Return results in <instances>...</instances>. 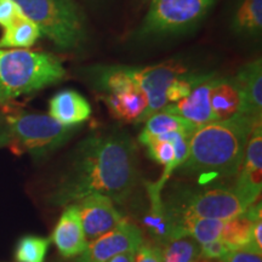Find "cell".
<instances>
[{
    "instance_id": "1",
    "label": "cell",
    "mask_w": 262,
    "mask_h": 262,
    "mask_svg": "<svg viewBox=\"0 0 262 262\" xmlns=\"http://www.w3.org/2000/svg\"><path fill=\"white\" fill-rule=\"evenodd\" d=\"M137 176L136 146L127 134L90 135L74 149L49 202L67 206L98 193L123 204L135 188Z\"/></svg>"
},
{
    "instance_id": "2",
    "label": "cell",
    "mask_w": 262,
    "mask_h": 262,
    "mask_svg": "<svg viewBox=\"0 0 262 262\" xmlns=\"http://www.w3.org/2000/svg\"><path fill=\"white\" fill-rule=\"evenodd\" d=\"M261 119L235 114L198 127L189 137L188 156L175 171L201 185L238 175L249 136Z\"/></svg>"
},
{
    "instance_id": "3",
    "label": "cell",
    "mask_w": 262,
    "mask_h": 262,
    "mask_svg": "<svg viewBox=\"0 0 262 262\" xmlns=\"http://www.w3.org/2000/svg\"><path fill=\"white\" fill-rule=\"evenodd\" d=\"M64 75L62 62L51 54L26 49L0 50V96L6 102L56 84Z\"/></svg>"
},
{
    "instance_id": "4",
    "label": "cell",
    "mask_w": 262,
    "mask_h": 262,
    "mask_svg": "<svg viewBox=\"0 0 262 262\" xmlns=\"http://www.w3.org/2000/svg\"><path fill=\"white\" fill-rule=\"evenodd\" d=\"M79 127L61 125L47 114L10 116L0 123V147H9L16 155L44 158L67 143Z\"/></svg>"
},
{
    "instance_id": "5",
    "label": "cell",
    "mask_w": 262,
    "mask_h": 262,
    "mask_svg": "<svg viewBox=\"0 0 262 262\" xmlns=\"http://www.w3.org/2000/svg\"><path fill=\"white\" fill-rule=\"evenodd\" d=\"M163 201L176 226L181 219L191 216L227 221L243 214L249 208L233 187L225 186L204 185L195 188H179L171 194L169 193Z\"/></svg>"
},
{
    "instance_id": "6",
    "label": "cell",
    "mask_w": 262,
    "mask_h": 262,
    "mask_svg": "<svg viewBox=\"0 0 262 262\" xmlns=\"http://www.w3.org/2000/svg\"><path fill=\"white\" fill-rule=\"evenodd\" d=\"M41 34L61 50H75L86 40V28L73 0H12Z\"/></svg>"
},
{
    "instance_id": "7",
    "label": "cell",
    "mask_w": 262,
    "mask_h": 262,
    "mask_svg": "<svg viewBox=\"0 0 262 262\" xmlns=\"http://www.w3.org/2000/svg\"><path fill=\"white\" fill-rule=\"evenodd\" d=\"M216 0H152L139 28V37L180 34L195 27Z\"/></svg>"
},
{
    "instance_id": "8",
    "label": "cell",
    "mask_w": 262,
    "mask_h": 262,
    "mask_svg": "<svg viewBox=\"0 0 262 262\" xmlns=\"http://www.w3.org/2000/svg\"><path fill=\"white\" fill-rule=\"evenodd\" d=\"M94 78L112 117L125 123H140L147 108V97L127 74L125 66L102 67Z\"/></svg>"
},
{
    "instance_id": "9",
    "label": "cell",
    "mask_w": 262,
    "mask_h": 262,
    "mask_svg": "<svg viewBox=\"0 0 262 262\" xmlns=\"http://www.w3.org/2000/svg\"><path fill=\"white\" fill-rule=\"evenodd\" d=\"M126 72L147 97V108L141 117V123L146 122L150 116L160 112L169 104V91L178 81L187 77L193 71L181 62L169 61L143 68L126 67Z\"/></svg>"
},
{
    "instance_id": "10",
    "label": "cell",
    "mask_w": 262,
    "mask_h": 262,
    "mask_svg": "<svg viewBox=\"0 0 262 262\" xmlns=\"http://www.w3.org/2000/svg\"><path fill=\"white\" fill-rule=\"evenodd\" d=\"M143 243L145 237L141 228L124 219L112 231L89 242L86 250L75 262H108L119 254L135 253Z\"/></svg>"
},
{
    "instance_id": "11",
    "label": "cell",
    "mask_w": 262,
    "mask_h": 262,
    "mask_svg": "<svg viewBox=\"0 0 262 262\" xmlns=\"http://www.w3.org/2000/svg\"><path fill=\"white\" fill-rule=\"evenodd\" d=\"M234 191L250 206L262 188V125L257 123L249 136Z\"/></svg>"
},
{
    "instance_id": "12",
    "label": "cell",
    "mask_w": 262,
    "mask_h": 262,
    "mask_svg": "<svg viewBox=\"0 0 262 262\" xmlns=\"http://www.w3.org/2000/svg\"><path fill=\"white\" fill-rule=\"evenodd\" d=\"M88 242L112 231L124 220L110 196L94 193L77 203Z\"/></svg>"
},
{
    "instance_id": "13",
    "label": "cell",
    "mask_w": 262,
    "mask_h": 262,
    "mask_svg": "<svg viewBox=\"0 0 262 262\" xmlns=\"http://www.w3.org/2000/svg\"><path fill=\"white\" fill-rule=\"evenodd\" d=\"M146 188L149 198V210L143 217L142 226L156 245L160 247L173 239L185 237L166 211L162 195L163 186L158 182H146Z\"/></svg>"
},
{
    "instance_id": "14",
    "label": "cell",
    "mask_w": 262,
    "mask_h": 262,
    "mask_svg": "<svg viewBox=\"0 0 262 262\" xmlns=\"http://www.w3.org/2000/svg\"><path fill=\"white\" fill-rule=\"evenodd\" d=\"M51 239L63 257H77L86 250L89 242L85 237L77 203L66 206L55 226Z\"/></svg>"
},
{
    "instance_id": "15",
    "label": "cell",
    "mask_w": 262,
    "mask_h": 262,
    "mask_svg": "<svg viewBox=\"0 0 262 262\" xmlns=\"http://www.w3.org/2000/svg\"><path fill=\"white\" fill-rule=\"evenodd\" d=\"M215 77L216 74L198 84L187 96L176 102L166 104L162 111L181 117L192 123L195 127L216 122L210 106V89Z\"/></svg>"
},
{
    "instance_id": "16",
    "label": "cell",
    "mask_w": 262,
    "mask_h": 262,
    "mask_svg": "<svg viewBox=\"0 0 262 262\" xmlns=\"http://www.w3.org/2000/svg\"><path fill=\"white\" fill-rule=\"evenodd\" d=\"M89 101L78 91L62 90L49 101V116L63 126H80L91 116Z\"/></svg>"
},
{
    "instance_id": "17",
    "label": "cell",
    "mask_w": 262,
    "mask_h": 262,
    "mask_svg": "<svg viewBox=\"0 0 262 262\" xmlns=\"http://www.w3.org/2000/svg\"><path fill=\"white\" fill-rule=\"evenodd\" d=\"M234 80L242 95L239 113L262 118V61L261 58L249 62L238 71Z\"/></svg>"
},
{
    "instance_id": "18",
    "label": "cell",
    "mask_w": 262,
    "mask_h": 262,
    "mask_svg": "<svg viewBox=\"0 0 262 262\" xmlns=\"http://www.w3.org/2000/svg\"><path fill=\"white\" fill-rule=\"evenodd\" d=\"M210 106L216 122L239 113L242 95L234 78H214L210 89Z\"/></svg>"
},
{
    "instance_id": "19",
    "label": "cell",
    "mask_w": 262,
    "mask_h": 262,
    "mask_svg": "<svg viewBox=\"0 0 262 262\" xmlns=\"http://www.w3.org/2000/svg\"><path fill=\"white\" fill-rule=\"evenodd\" d=\"M180 133H183V131H173V133L164 134V135L152 137V139L141 142V145H143L147 148L149 158L164 166L162 178L157 181L163 187H165L170 175H172V172H175V170L179 168V164L176 162L173 140Z\"/></svg>"
},
{
    "instance_id": "20",
    "label": "cell",
    "mask_w": 262,
    "mask_h": 262,
    "mask_svg": "<svg viewBox=\"0 0 262 262\" xmlns=\"http://www.w3.org/2000/svg\"><path fill=\"white\" fill-rule=\"evenodd\" d=\"M231 25L232 29L239 35L260 37L262 32V0H239Z\"/></svg>"
},
{
    "instance_id": "21",
    "label": "cell",
    "mask_w": 262,
    "mask_h": 262,
    "mask_svg": "<svg viewBox=\"0 0 262 262\" xmlns=\"http://www.w3.org/2000/svg\"><path fill=\"white\" fill-rule=\"evenodd\" d=\"M145 123V127L141 131L139 136L140 143L145 140L158 137L160 135H164V134L173 133V131H183V133L193 134L198 129L192 123H189L188 120L175 116V114L163 112V111L150 116Z\"/></svg>"
},
{
    "instance_id": "22",
    "label": "cell",
    "mask_w": 262,
    "mask_h": 262,
    "mask_svg": "<svg viewBox=\"0 0 262 262\" xmlns=\"http://www.w3.org/2000/svg\"><path fill=\"white\" fill-rule=\"evenodd\" d=\"M40 35L41 32L38 26L25 15H21L11 25L4 28L0 38V48H31Z\"/></svg>"
},
{
    "instance_id": "23",
    "label": "cell",
    "mask_w": 262,
    "mask_h": 262,
    "mask_svg": "<svg viewBox=\"0 0 262 262\" xmlns=\"http://www.w3.org/2000/svg\"><path fill=\"white\" fill-rule=\"evenodd\" d=\"M255 222L256 221H254L247 211L225 221L220 241L229 249V251L248 247L251 243Z\"/></svg>"
},
{
    "instance_id": "24",
    "label": "cell",
    "mask_w": 262,
    "mask_h": 262,
    "mask_svg": "<svg viewBox=\"0 0 262 262\" xmlns=\"http://www.w3.org/2000/svg\"><path fill=\"white\" fill-rule=\"evenodd\" d=\"M225 221L203 217H183L178 222L185 237H191L199 244L211 243L221 237Z\"/></svg>"
},
{
    "instance_id": "25",
    "label": "cell",
    "mask_w": 262,
    "mask_h": 262,
    "mask_svg": "<svg viewBox=\"0 0 262 262\" xmlns=\"http://www.w3.org/2000/svg\"><path fill=\"white\" fill-rule=\"evenodd\" d=\"M160 249L163 262H198L202 258L201 244L191 237L173 239Z\"/></svg>"
},
{
    "instance_id": "26",
    "label": "cell",
    "mask_w": 262,
    "mask_h": 262,
    "mask_svg": "<svg viewBox=\"0 0 262 262\" xmlns=\"http://www.w3.org/2000/svg\"><path fill=\"white\" fill-rule=\"evenodd\" d=\"M50 243L51 241L49 238L25 235L16 245V262H44Z\"/></svg>"
},
{
    "instance_id": "27",
    "label": "cell",
    "mask_w": 262,
    "mask_h": 262,
    "mask_svg": "<svg viewBox=\"0 0 262 262\" xmlns=\"http://www.w3.org/2000/svg\"><path fill=\"white\" fill-rule=\"evenodd\" d=\"M221 262H262V251H258L251 245L239 250L228 251Z\"/></svg>"
},
{
    "instance_id": "28",
    "label": "cell",
    "mask_w": 262,
    "mask_h": 262,
    "mask_svg": "<svg viewBox=\"0 0 262 262\" xmlns=\"http://www.w3.org/2000/svg\"><path fill=\"white\" fill-rule=\"evenodd\" d=\"M21 15L24 14L12 0H0V26L3 28L11 25Z\"/></svg>"
},
{
    "instance_id": "29",
    "label": "cell",
    "mask_w": 262,
    "mask_h": 262,
    "mask_svg": "<svg viewBox=\"0 0 262 262\" xmlns=\"http://www.w3.org/2000/svg\"><path fill=\"white\" fill-rule=\"evenodd\" d=\"M134 262H163L162 249L159 245L143 243L135 251Z\"/></svg>"
},
{
    "instance_id": "30",
    "label": "cell",
    "mask_w": 262,
    "mask_h": 262,
    "mask_svg": "<svg viewBox=\"0 0 262 262\" xmlns=\"http://www.w3.org/2000/svg\"><path fill=\"white\" fill-rule=\"evenodd\" d=\"M202 258H210V260H221L226 254L228 253L229 249L222 243L220 239L201 245Z\"/></svg>"
},
{
    "instance_id": "31",
    "label": "cell",
    "mask_w": 262,
    "mask_h": 262,
    "mask_svg": "<svg viewBox=\"0 0 262 262\" xmlns=\"http://www.w3.org/2000/svg\"><path fill=\"white\" fill-rule=\"evenodd\" d=\"M258 251H262V220H257L254 224L253 237H251V243L249 244Z\"/></svg>"
},
{
    "instance_id": "32",
    "label": "cell",
    "mask_w": 262,
    "mask_h": 262,
    "mask_svg": "<svg viewBox=\"0 0 262 262\" xmlns=\"http://www.w3.org/2000/svg\"><path fill=\"white\" fill-rule=\"evenodd\" d=\"M135 260V253H124L111 258L108 262H134Z\"/></svg>"
},
{
    "instance_id": "33",
    "label": "cell",
    "mask_w": 262,
    "mask_h": 262,
    "mask_svg": "<svg viewBox=\"0 0 262 262\" xmlns=\"http://www.w3.org/2000/svg\"><path fill=\"white\" fill-rule=\"evenodd\" d=\"M6 102V101L4 100V98H3L2 96H0V103H5Z\"/></svg>"
},
{
    "instance_id": "34",
    "label": "cell",
    "mask_w": 262,
    "mask_h": 262,
    "mask_svg": "<svg viewBox=\"0 0 262 262\" xmlns=\"http://www.w3.org/2000/svg\"><path fill=\"white\" fill-rule=\"evenodd\" d=\"M0 123H2V117H0Z\"/></svg>"
}]
</instances>
